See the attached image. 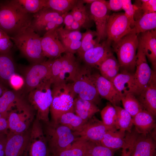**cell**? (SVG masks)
I'll return each mask as SVG.
<instances>
[{
    "instance_id": "obj_10",
    "label": "cell",
    "mask_w": 156,
    "mask_h": 156,
    "mask_svg": "<svg viewBox=\"0 0 156 156\" xmlns=\"http://www.w3.org/2000/svg\"><path fill=\"white\" fill-rule=\"evenodd\" d=\"M136 70L134 74L135 87L133 94L138 96L145 89L151 76L152 70L146 57L138 43L136 55Z\"/></svg>"
},
{
    "instance_id": "obj_24",
    "label": "cell",
    "mask_w": 156,
    "mask_h": 156,
    "mask_svg": "<svg viewBox=\"0 0 156 156\" xmlns=\"http://www.w3.org/2000/svg\"><path fill=\"white\" fill-rule=\"evenodd\" d=\"M138 37L139 44L156 71V29L141 33Z\"/></svg>"
},
{
    "instance_id": "obj_54",
    "label": "cell",
    "mask_w": 156,
    "mask_h": 156,
    "mask_svg": "<svg viewBox=\"0 0 156 156\" xmlns=\"http://www.w3.org/2000/svg\"><path fill=\"white\" fill-rule=\"evenodd\" d=\"M122 156H132L131 153L128 151L126 149H122Z\"/></svg>"
},
{
    "instance_id": "obj_30",
    "label": "cell",
    "mask_w": 156,
    "mask_h": 156,
    "mask_svg": "<svg viewBox=\"0 0 156 156\" xmlns=\"http://www.w3.org/2000/svg\"><path fill=\"white\" fill-rule=\"evenodd\" d=\"M16 74L15 64L10 53L0 54V81L10 85V78Z\"/></svg>"
},
{
    "instance_id": "obj_8",
    "label": "cell",
    "mask_w": 156,
    "mask_h": 156,
    "mask_svg": "<svg viewBox=\"0 0 156 156\" xmlns=\"http://www.w3.org/2000/svg\"><path fill=\"white\" fill-rule=\"evenodd\" d=\"M64 15L51 9L44 7L33 14L30 27L41 36L60 27L63 23Z\"/></svg>"
},
{
    "instance_id": "obj_34",
    "label": "cell",
    "mask_w": 156,
    "mask_h": 156,
    "mask_svg": "<svg viewBox=\"0 0 156 156\" xmlns=\"http://www.w3.org/2000/svg\"><path fill=\"white\" fill-rule=\"evenodd\" d=\"M87 121L84 120L73 112H68L62 115L56 124H58L69 128L72 131H80Z\"/></svg>"
},
{
    "instance_id": "obj_28",
    "label": "cell",
    "mask_w": 156,
    "mask_h": 156,
    "mask_svg": "<svg viewBox=\"0 0 156 156\" xmlns=\"http://www.w3.org/2000/svg\"><path fill=\"white\" fill-rule=\"evenodd\" d=\"M74 109L75 114L86 121L100 111L96 105L93 102L77 97L74 100Z\"/></svg>"
},
{
    "instance_id": "obj_6",
    "label": "cell",
    "mask_w": 156,
    "mask_h": 156,
    "mask_svg": "<svg viewBox=\"0 0 156 156\" xmlns=\"http://www.w3.org/2000/svg\"><path fill=\"white\" fill-rule=\"evenodd\" d=\"M45 124L44 133L52 155L67 148L78 137L64 126L50 122Z\"/></svg>"
},
{
    "instance_id": "obj_52",
    "label": "cell",
    "mask_w": 156,
    "mask_h": 156,
    "mask_svg": "<svg viewBox=\"0 0 156 156\" xmlns=\"http://www.w3.org/2000/svg\"><path fill=\"white\" fill-rule=\"evenodd\" d=\"M81 28V27L80 24L77 21L74 20L68 30L71 31L79 30Z\"/></svg>"
},
{
    "instance_id": "obj_7",
    "label": "cell",
    "mask_w": 156,
    "mask_h": 156,
    "mask_svg": "<svg viewBox=\"0 0 156 156\" xmlns=\"http://www.w3.org/2000/svg\"><path fill=\"white\" fill-rule=\"evenodd\" d=\"M50 80L45 82L30 91L27 100L33 109L37 111L36 116L45 124L49 123V114L53 96Z\"/></svg>"
},
{
    "instance_id": "obj_5",
    "label": "cell",
    "mask_w": 156,
    "mask_h": 156,
    "mask_svg": "<svg viewBox=\"0 0 156 156\" xmlns=\"http://www.w3.org/2000/svg\"><path fill=\"white\" fill-rule=\"evenodd\" d=\"M91 68L85 64L81 65L71 83L77 97L96 105L100 103L101 99L95 84Z\"/></svg>"
},
{
    "instance_id": "obj_44",
    "label": "cell",
    "mask_w": 156,
    "mask_h": 156,
    "mask_svg": "<svg viewBox=\"0 0 156 156\" xmlns=\"http://www.w3.org/2000/svg\"><path fill=\"white\" fill-rule=\"evenodd\" d=\"M61 62L60 56L52 61L51 78V81L52 84L58 78L61 72Z\"/></svg>"
},
{
    "instance_id": "obj_51",
    "label": "cell",
    "mask_w": 156,
    "mask_h": 156,
    "mask_svg": "<svg viewBox=\"0 0 156 156\" xmlns=\"http://www.w3.org/2000/svg\"><path fill=\"white\" fill-rule=\"evenodd\" d=\"M7 135L0 133V156H5Z\"/></svg>"
},
{
    "instance_id": "obj_16",
    "label": "cell",
    "mask_w": 156,
    "mask_h": 156,
    "mask_svg": "<svg viewBox=\"0 0 156 156\" xmlns=\"http://www.w3.org/2000/svg\"><path fill=\"white\" fill-rule=\"evenodd\" d=\"M33 109H15L10 111L8 116V131L20 133L28 130L33 118Z\"/></svg>"
},
{
    "instance_id": "obj_9",
    "label": "cell",
    "mask_w": 156,
    "mask_h": 156,
    "mask_svg": "<svg viewBox=\"0 0 156 156\" xmlns=\"http://www.w3.org/2000/svg\"><path fill=\"white\" fill-rule=\"evenodd\" d=\"M52 61L33 64L27 68L24 79L25 92L29 93L44 82L51 81Z\"/></svg>"
},
{
    "instance_id": "obj_2",
    "label": "cell",
    "mask_w": 156,
    "mask_h": 156,
    "mask_svg": "<svg viewBox=\"0 0 156 156\" xmlns=\"http://www.w3.org/2000/svg\"><path fill=\"white\" fill-rule=\"evenodd\" d=\"M10 38L21 54L33 64L46 61L42 48L41 36L30 26Z\"/></svg>"
},
{
    "instance_id": "obj_32",
    "label": "cell",
    "mask_w": 156,
    "mask_h": 156,
    "mask_svg": "<svg viewBox=\"0 0 156 156\" xmlns=\"http://www.w3.org/2000/svg\"><path fill=\"white\" fill-rule=\"evenodd\" d=\"M70 12L74 20L78 22L82 28L87 29L92 27L93 21L82 0H78Z\"/></svg>"
},
{
    "instance_id": "obj_37",
    "label": "cell",
    "mask_w": 156,
    "mask_h": 156,
    "mask_svg": "<svg viewBox=\"0 0 156 156\" xmlns=\"http://www.w3.org/2000/svg\"><path fill=\"white\" fill-rule=\"evenodd\" d=\"M59 38L66 49L72 42L81 41L82 33L79 30H67L60 26L57 29Z\"/></svg>"
},
{
    "instance_id": "obj_22",
    "label": "cell",
    "mask_w": 156,
    "mask_h": 156,
    "mask_svg": "<svg viewBox=\"0 0 156 156\" xmlns=\"http://www.w3.org/2000/svg\"><path fill=\"white\" fill-rule=\"evenodd\" d=\"M60 58L61 71L58 78L53 83L70 82L72 83L81 64L73 54L65 52L60 56Z\"/></svg>"
},
{
    "instance_id": "obj_43",
    "label": "cell",
    "mask_w": 156,
    "mask_h": 156,
    "mask_svg": "<svg viewBox=\"0 0 156 156\" xmlns=\"http://www.w3.org/2000/svg\"><path fill=\"white\" fill-rule=\"evenodd\" d=\"M122 10L124 11V13L129 20L130 23L131 27L132 28L135 23L134 19L135 12L134 5L132 4L131 0H122Z\"/></svg>"
},
{
    "instance_id": "obj_18",
    "label": "cell",
    "mask_w": 156,
    "mask_h": 156,
    "mask_svg": "<svg viewBox=\"0 0 156 156\" xmlns=\"http://www.w3.org/2000/svg\"><path fill=\"white\" fill-rule=\"evenodd\" d=\"M57 29L47 32L41 37L42 51L44 56L49 60L56 59L66 52L59 38Z\"/></svg>"
},
{
    "instance_id": "obj_50",
    "label": "cell",
    "mask_w": 156,
    "mask_h": 156,
    "mask_svg": "<svg viewBox=\"0 0 156 156\" xmlns=\"http://www.w3.org/2000/svg\"><path fill=\"white\" fill-rule=\"evenodd\" d=\"M74 21L73 16L70 12L64 14L63 23L65 25L64 29L68 30Z\"/></svg>"
},
{
    "instance_id": "obj_53",
    "label": "cell",
    "mask_w": 156,
    "mask_h": 156,
    "mask_svg": "<svg viewBox=\"0 0 156 156\" xmlns=\"http://www.w3.org/2000/svg\"><path fill=\"white\" fill-rule=\"evenodd\" d=\"M7 89L4 86V84L0 81V96Z\"/></svg>"
},
{
    "instance_id": "obj_47",
    "label": "cell",
    "mask_w": 156,
    "mask_h": 156,
    "mask_svg": "<svg viewBox=\"0 0 156 156\" xmlns=\"http://www.w3.org/2000/svg\"><path fill=\"white\" fill-rule=\"evenodd\" d=\"M9 84L14 90L18 91L24 86V79L20 76L16 74L10 78Z\"/></svg>"
},
{
    "instance_id": "obj_25",
    "label": "cell",
    "mask_w": 156,
    "mask_h": 156,
    "mask_svg": "<svg viewBox=\"0 0 156 156\" xmlns=\"http://www.w3.org/2000/svg\"><path fill=\"white\" fill-rule=\"evenodd\" d=\"M100 144L103 146L114 150L120 148L126 149L130 146L125 132L116 129L109 130L106 133Z\"/></svg>"
},
{
    "instance_id": "obj_42",
    "label": "cell",
    "mask_w": 156,
    "mask_h": 156,
    "mask_svg": "<svg viewBox=\"0 0 156 156\" xmlns=\"http://www.w3.org/2000/svg\"><path fill=\"white\" fill-rule=\"evenodd\" d=\"M114 150L90 141L88 155L90 156H114Z\"/></svg>"
},
{
    "instance_id": "obj_48",
    "label": "cell",
    "mask_w": 156,
    "mask_h": 156,
    "mask_svg": "<svg viewBox=\"0 0 156 156\" xmlns=\"http://www.w3.org/2000/svg\"><path fill=\"white\" fill-rule=\"evenodd\" d=\"M105 3L108 10L117 12L122 10V0L105 1Z\"/></svg>"
},
{
    "instance_id": "obj_21",
    "label": "cell",
    "mask_w": 156,
    "mask_h": 156,
    "mask_svg": "<svg viewBox=\"0 0 156 156\" xmlns=\"http://www.w3.org/2000/svg\"><path fill=\"white\" fill-rule=\"evenodd\" d=\"M31 107L17 91L7 89L0 96V112L4 114H8L12 109H25Z\"/></svg>"
},
{
    "instance_id": "obj_15",
    "label": "cell",
    "mask_w": 156,
    "mask_h": 156,
    "mask_svg": "<svg viewBox=\"0 0 156 156\" xmlns=\"http://www.w3.org/2000/svg\"><path fill=\"white\" fill-rule=\"evenodd\" d=\"M114 129H116L106 126L102 120L94 116L86 122L80 131L73 132L78 137L88 141L100 144L105 133L109 130Z\"/></svg>"
},
{
    "instance_id": "obj_57",
    "label": "cell",
    "mask_w": 156,
    "mask_h": 156,
    "mask_svg": "<svg viewBox=\"0 0 156 156\" xmlns=\"http://www.w3.org/2000/svg\"><path fill=\"white\" fill-rule=\"evenodd\" d=\"M86 156H89V155H87Z\"/></svg>"
},
{
    "instance_id": "obj_49",
    "label": "cell",
    "mask_w": 156,
    "mask_h": 156,
    "mask_svg": "<svg viewBox=\"0 0 156 156\" xmlns=\"http://www.w3.org/2000/svg\"><path fill=\"white\" fill-rule=\"evenodd\" d=\"M8 114L0 112V133L7 134L8 132Z\"/></svg>"
},
{
    "instance_id": "obj_26",
    "label": "cell",
    "mask_w": 156,
    "mask_h": 156,
    "mask_svg": "<svg viewBox=\"0 0 156 156\" xmlns=\"http://www.w3.org/2000/svg\"><path fill=\"white\" fill-rule=\"evenodd\" d=\"M154 117L144 109L132 117L133 125L138 133L149 134L156 127Z\"/></svg>"
},
{
    "instance_id": "obj_46",
    "label": "cell",
    "mask_w": 156,
    "mask_h": 156,
    "mask_svg": "<svg viewBox=\"0 0 156 156\" xmlns=\"http://www.w3.org/2000/svg\"><path fill=\"white\" fill-rule=\"evenodd\" d=\"M14 45V43L9 35L0 38V54L10 53Z\"/></svg>"
},
{
    "instance_id": "obj_13",
    "label": "cell",
    "mask_w": 156,
    "mask_h": 156,
    "mask_svg": "<svg viewBox=\"0 0 156 156\" xmlns=\"http://www.w3.org/2000/svg\"><path fill=\"white\" fill-rule=\"evenodd\" d=\"M31 128L20 133L8 131L5 156H27Z\"/></svg>"
},
{
    "instance_id": "obj_4",
    "label": "cell",
    "mask_w": 156,
    "mask_h": 156,
    "mask_svg": "<svg viewBox=\"0 0 156 156\" xmlns=\"http://www.w3.org/2000/svg\"><path fill=\"white\" fill-rule=\"evenodd\" d=\"M116 54L120 68L130 72L135 67L136 55L138 46V35L131 30L116 42L111 44Z\"/></svg>"
},
{
    "instance_id": "obj_39",
    "label": "cell",
    "mask_w": 156,
    "mask_h": 156,
    "mask_svg": "<svg viewBox=\"0 0 156 156\" xmlns=\"http://www.w3.org/2000/svg\"><path fill=\"white\" fill-rule=\"evenodd\" d=\"M78 0H47L44 7L64 14L71 10Z\"/></svg>"
},
{
    "instance_id": "obj_56",
    "label": "cell",
    "mask_w": 156,
    "mask_h": 156,
    "mask_svg": "<svg viewBox=\"0 0 156 156\" xmlns=\"http://www.w3.org/2000/svg\"><path fill=\"white\" fill-rule=\"evenodd\" d=\"M96 0H82L83 3H90L91 4L96 1Z\"/></svg>"
},
{
    "instance_id": "obj_29",
    "label": "cell",
    "mask_w": 156,
    "mask_h": 156,
    "mask_svg": "<svg viewBox=\"0 0 156 156\" xmlns=\"http://www.w3.org/2000/svg\"><path fill=\"white\" fill-rule=\"evenodd\" d=\"M96 68L102 76L112 82L119 73L120 67L117 60L112 53L106 57Z\"/></svg>"
},
{
    "instance_id": "obj_3",
    "label": "cell",
    "mask_w": 156,
    "mask_h": 156,
    "mask_svg": "<svg viewBox=\"0 0 156 156\" xmlns=\"http://www.w3.org/2000/svg\"><path fill=\"white\" fill-rule=\"evenodd\" d=\"M52 101L50 106L51 122L56 124L60 117L68 112H74V100L76 95L71 83L60 82L52 84Z\"/></svg>"
},
{
    "instance_id": "obj_33",
    "label": "cell",
    "mask_w": 156,
    "mask_h": 156,
    "mask_svg": "<svg viewBox=\"0 0 156 156\" xmlns=\"http://www.w3.org/2000/svg\"><path fill=\"white\" fill-rule=\"evenodd\" d=\"M156 12L144 14L135 21L131 30L138 35L147 31L156 29Z\"/></svg>"
},
{
    "instance_id": "obj_40",
    "label": "cell",
    "mask_w": 156,
    "mask_h": 156,
    "mask_svg": "<svg viewBox=\"0 0 156 156\" xmlns=\"http://www.w3.org/2000/svg\"><path fill=\"white\" fill-rule=\"evenodd\" d=\"M101 114L103 123L106 126L115 128L116 118V110L111 103H108L102 109Z\"/></svg>"
},
{
    "instance_id": "obj_23",
    "label": "cell",
    "mask_w": 156,
    "mask_h": 156,
    "mask_svg": "<svg viewBox=\"0 0 156 156\" xmlns=\"http://www.w3.org/2000/svg\"><path fill=\"white\" fill-rule=\"evenodd\" d=\"M138 96L144 109L154 117L156 115V72L152 70L150 79L144 90Z\"/></svg>"
},
{
    "instance_id": "obj_12",
    "label": "cell",
    "mask_w": 156,
    "mask_h": 156,
    "mask_svg": "<svg viewBox=\"0 0 156 156\" xmlns=\"http://www.w3.org/2000/svg\"><path fill=\"white\" fill-rule=\"evenodd\" d=\"M50 154L40 121L36 117L31 128L27 156H50Z\"/></svg>"
},
{
    "instance_id": "obj_14",
    "label": "cell",
    "mask_w": 156,
    "mask_h": 156,
    "mask_svg": "<svg viewBox=\"0 0 156 156\" xmlns=\"http://www.w3.org/2000/svg\"><path fill=\"white\" fill-rule=\"evenodd\" d=\"M130 133L128 135L129 148L132 156H154L156 143L153 137L149 134Z\"/></svg>"
},
{
    "instance_id": "obj_20",
    "label": "cell",
    "mask_w": 156,
    "mask_h": 156,
    "mask_svg": "<svg viewBox=\"0 0 156 156\" xmlns=\"http://www.w3.org/2000/svg\"><path fill=\"white\" fill-rule=\"evenodd\" d=\"M95 84L100 96L113 106L120 104L121 96L112 83L98 73H93Z\"/></svg>"
},
{
    "instance_id": "obj_31",
    "label": "cell",
    "mask_w": 156,
    "mask_h": 156,
    "mask_svg": "<svg viewBox=\"0 0 156 156\" xmlns=\"http://www.w3.org/2000/svg\"><path fill=\"white\" fill-rule=\"evenodd\" d=\"M89 143V141L78 137L69 147L52 156H86L88 155Z\"/></svg>"
},
{
    "instance_id": "obj_38",
    "label": "cell",
    "mask_w": 156,
    "mask_h": 156,
    "mask_svg": "<svg viewBox=\"0 0 156 156\" xmlns=\"http://www.w3.org/2000/svg\"><path fill=\"white\" fill-rule=\"evenodd\" d=\"M121 101L124 109L129 113L132 117L144 109L135 96L133 93H129L121 97Z\"/></svg>"
},
{
    "instance_id": "obj_35",
    "label": "cell",
    "mask_w": 156,
    "mask_h": 156,
    "mask_svg": "<svg viewBox=\"0 0 156 156\" xmlns=\"http://www.w3.org/2000/svg\"><path fill=\"white\" fill-rule=\"evenodd\" d=\"M114 106L116 112L115 125L116 129L117 130L131 133L133 125L131 116L126 110L120 106Z\"/></svg>"
},
{
    "instance_id": "obj_45",
    "label": "cell",
    "mask_w": 156,
    "mask_h": 156,
    "mask_svg": "<svg viewBox=\"0 0 156 156\" xmlns=\"http://www.w3.org/2000/svg\"><path fill=\"white\" fill-rule=\"evenodd\" d=\"M140 1V8L143 15L156 12V0H142Z\"/></svg>"
},
{
    "instance_id": "obj_27",
    "label": "cell",
    "mask_w": 156,
    "mask_h": 156,
    "mask_svg": "<svg viewBox=\"0 0 156 156\" xmlns=\"http://www.w3.org/2000/svg\"><path fill=\"white\" fill-rule=\"evenodd\" d=\"M134 74L125 70L119 73L112 81L121 97L133 94L135 87Z\"/></svg>"
},
{
    "instance_id": "obj_1",
    "label": "cell",
    "mask_w": 156,
    "mask_h": 156,
    "mask_svg": "<svg viewBox=\"0 0 156 156\" xmlns=\"http://www.w3.org/2000/svg\"><path fill=\"white\" fill-rule=\"evenodd\" d=\"M26 12L16 0L0 4V29L9 36L29 27L33 16Z\"/></svg>"
},
{
    "instance_id": "obj_36",
    "label": "cell",
    "mask_w": 156,
    "mask_h": 156,
    "mask_svg": "<svg viewBox=\"0 0 156 156\" xmlns=\"http://www.w3.org/2000/svg\"><path fill=\"white\" fill-rule=\"evenodd\" d=\"M80 47L77 53L79 57L88 50L99 45L100 41L96 31L90 29L82 33Z\"/></svg>"
},
{
    "instance_id": "obj_41",
    "label": "cell",
    "mask_w": 156,
    "mask_h": 156,
    "mask_svg": "<svg viewBox=\"0 0 156 156\" xmlns=\"http://www.w3.org/2000/svg\"><path fill=\"white\" fill-rule=\"evenodd\" d=\"M47 0H16L26 12L34 14L45 7Z\"/></svg>"
},
{
    "instance_id": "obj_19",
    "label": "cell",
    "mask_w": 156,
    "mask_h": 156,
    "mask_svg": "<svg viewBox=\"0 0 156 156\" xmlns=\"http://www.w3.org/2000/svg\"><path fill=\"white\" fill-rule=\"evenodd\" d=\"M111 44L106 40L98 46L86 52L79 57V59L86 65L96 68L106 57L113 53Z\"/></svg>"
},
{
    "instance_id": "obj_17",
    "label": "cell",
    "mask_w": 156,
    "mask_h": 156,
    "mask_svg": "<svg viewBox=\"0 0 156 156\" xmlns=\"http://www.w3.org/2000/svg\"><path fill=\"white\" fill-rule=\"evenodd\" d=\"M105 0H96L91 4L90 15L95 23L96 31L100 42L107 38V27L109 15L105 3Z\"/></svg>"
},
{
    "instance_id": "obj_11",
    "label": "cell",
    "mask_w": 156,
    "mask_h": 156,
    "mask_svg": "<svg viewBox=\"0 0 156 156\" xmlns=\"http://www.w3.org/2000/svg\"><path fill=\"white\" fill-rule=\"evenodd\" d=\"M130 23L124 12L109 15L107 27L106 40L111 44L129 34L131 30Z\"/></svg>"
},
{
    "instance_id": "obj_55",
    "label": "cell",
    "mask_w": 156,
    "mask_h": 156,
    "mask_svg": "<svg viewBox=\"0 0 156 156\" xmlns=\"http://www.w3.org/2000/svg\"><path fill=\"white\" fill-rule=\"evenodd\" d=\"M8 35L3 31L0 29V38Z\"/></svg>"
}]
</instances>
